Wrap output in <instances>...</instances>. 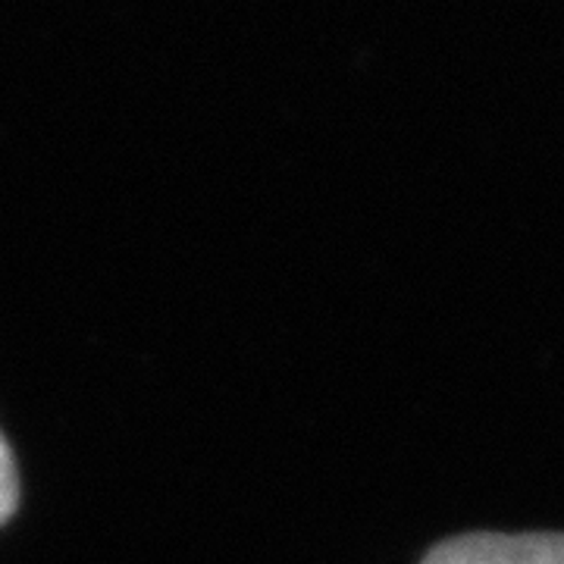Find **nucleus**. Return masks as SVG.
I'll return each mask as SVG.
<instances>
[{"label": "nucleus", "mask_w": 564, "mask_h": 564, "mask_svg": "<svg viewBox=\"0 0 564 564\" xmlns=\"http://www.w3.org/2000/svg\"><path fill=\"white\" fill-rule=\"evenodd\" d=\"M423 564H564V533H464L426 552Z\"/></svg>", "instance_id": "obj_1"}, {"label": "nucleus", "mask_w": 564, "mask_h": 564, "mask_svg": "<svg viewBox=\"0 0 564 564\" xmlns=\"http://www.w3.org/2000/svg\"><path fill=\"white\" fill-rule=\"evenodd\" d=\"M17 502H20V477H17L13 455L0 436V524L10 521V514L17 511Z\"/></svg>", "instance_id": "obj_2"}]
</instances>
